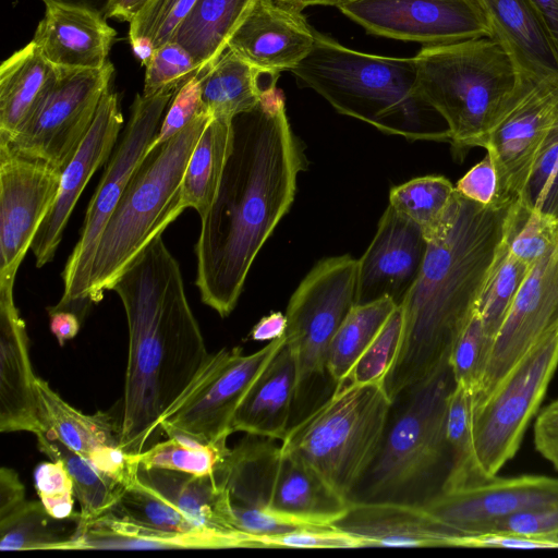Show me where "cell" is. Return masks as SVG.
Returning <instances> with one entry per match:
<instances>
[{
	"instance_id": "19",
	"label": "cell",
	"mask_w": 558,
	"mask_h": 558,
	"mask_svg": "<svg viewBox=\"0 0 558 558\" xmlns=\"http://www.w3.org/2000/svg\"><path fill=\"white\" fill-rule=\"evenodd\" d=\"M41 433L89 461L123 487L136 482L138 464L121 447L120 423L109 413L85 414L65 402L49 384L36 378Z\"/></svg>"
},
{
	"instance_id": "59",
	"label": "cell",
	"mask_w": 558,
	"mask_h": 558,
	"mask_svg": "<svg viewBox=\"0 0 558 558\" xmlns=\"http://www.w3.org/2000/svg\"><path fill=\"white\" fill-rule=\"evenodd\" d=\"M288 318L281 312H271L262 317L252 328L250 339L254 341H272L286 335Z\"/></svg>"
},
{
	"instance_id": "50",
	"label": "cell",
	"mask_w": 558,
	"mask_h": 558,
	"mask_svg": "<svg viewBox=\"0 0 558 558\" xmlns=\"http://www.w3.org/2000/svg\"><path fill=\"white\" fill-rule=\"evenodd\" d=\"M34 485L49 514L57 519H66L75 513L73 482L61 461L51 460L38 464L34 471Z\"/></svg>"
},
{
	"instance_id": "14",
	"label": "cell",
	"mask_w": 558,
	"mask_h": 558,
	"mask_svg": "<svg viewBox=\"0 0 558 558\" xmlns=\"http://www.w3.org/2000/svg\"><path fill=\"white\" fill-rule=\"evenodd\" d=\"M558 124V77L526 85L502 110L483 138L498 173L496 205L509 206L524 192Z\"/></svg>"
},
{
	"instance_id": "53",
	"label": "cell",
	"mask_w": 558,
	"mask_h": 558,
	"mask_svg": "<svg viewBox=\"0 0 558 558\" xmlns=\"http://www.w3.org/2000/svg\"><path fill=\"white\" fill-rule=\"evenodd\" d=\"M558 532V506L521 510L488 524L478 534L538 536Z\"/></svg>"
},
{
	"instance_id": "18",
	"label": "cell",
	"mask_w": 558,
	"mask_h": 558,
	"mask_svg": "<svg viewBox=\"0 0 558 558\" xmlns=\"http://www.w3.org/2000/svg\"><path fill=\"white\" fill-rule=\"evenodd\" d=\"M457 536L478 535L511 513L558 506V478L544 475H497L473 486L440 490L421 505Z\"/></svg>"
},
{
	"instance_id": "41",
	"label": "cell",
	"mask_w": 558,
	"mask_h": 558,
	"mask_svg": "<svg viewBox=\"0 0 558 558\" xmlns=\"http://www.w3.org/2000/svg\"><path fill=\"white\" fill-rule=\"evenodd\" d=\"M501 240L515 258L532 267L558 245V217L520 197L507 208Z\"/></svg>"
},
{
	"instance_id": "33",
	"label": "cell",
	"mask_w": 558,
	"mask_h": 558,
	"mask_svg": "<svg viewBox=\"0 0 558 558\" xmlns=\"http://www.w3.org/2000/svg\"><path fill=\"white\" fill-rule=\"evenodd\" d=\"M350 505L302 458L281 449L270 507L333 524Z\"/></svg>"
},
{
	"instance_id": "20",
	"label": "cell",
	"mask_w": 558,
	"mask_h": 558,
	"mask_svg": "<svg viewBox=\"0 0 558 558\" xmlns=\"http://www.w3.org/2000/svg\"><path fill=\"white\" fill-rule=\"evenodd\" d=\"M122 125L119 97L109 86L101 97L90 129L61 171L54 203L32 243L31 250L38 268L53 259L76 202L96 170L109 160Z\"/></svg>"
},
{
	"instance_id": "22",
	"label": "cell",
	"mask_w": 558,
	"mask_h": 558,
	"mask_svg": "<svg viewBox=\"0 0 558 558\" xmlns=\"http://www.w3.org/2000/svg\"><path fill=\"white\" fill-rule=\"evenodd\" d=\"M315 29L302 11L256 0L228 41V49L268 72L291 71L311 52Z\"/></svg>"
},
{
	"instance_id": "39",
	"label": "cell",
	"mask_w": 558,
	"mask_h": 558,
	"mask_svg": "<svg viewBox=\"0 0 558 558\" xmlns=\"http://www.w3.org/2000/svg\"><path fill=\"white\" fill-rule=\"evenodd\" d=\"M168 436L140 454L134 456L138 465L168 469L194 475L216 474L230 452L227 440L207 442L194 435L162 427Z\"/></svg>"
},
{
	"instance_id": "11",
	"label": "cell",
	"mask_w": 558,
	"mask_h": 558,
	"mask_svg": "<svg viewBox=\"0 0 558 558\" xmlns=\"http://www.w3.org/2000/svg\"><path fill=\"white\" fill-rule=\"evenodd\" d=\"M113 72L110 61L95 70L58 68L53 84L29 118L0 144L62 171L90 129Z\"/></svg>"
},
{
	"instance_id": "27",
	"label": "cell",
	"mask_w": 558,
	"mask_h": 558,
	"mask_svg": "<svg viewBox=\"0 0 558 558\" xmlns=\"http://www.w3.org/2000/svg\"><path fill=\"white\" fill-rule=\"evenodd\" d=\"M335 526L364 538L369 546H457L452 534L421 505L351 502Z\"/></svg>"
},
{
	"instance_id": "26",
	"label": "cell",
	"mask_w": 558,
	"mask_h": 558,
	"mask_svg": "<svg viewBox=\"0 0 558 558\" xmlns=\"http://www.w3.org/2000/svg\"><path fill=\"white\" fill-rule=\"evenodd\" d=\"M235 547H260L259 537L245 532H168L138 525L106 512L98 518L80 521L75 535L60 550Z\"/></svg>"
},
{
	"instance_id": "48",
	"label": "cell",
	"mask_w": 558,
	"mask_h": 558,
	"mask_svg": "<svg viewBox=\"0 0 558 558\" xmlns=\"http://www.w3.org/2000/svg\"><path fill=\"white\" fill-rule=\"evenodd\" d=\"M199 72L201 66L193 56L170 40L155 49L146 63L143 95H154L168 86H181Z\"/></svg>"
},
{
	"instance_id": "42",
	"label": "cell",
	"mask_w": 558,
	"mask_h": 558,
	"mask_svg": "<svg viewBox=\"0 0 558 558\" xmlns=\"http://www.w3.org/2000/svg\"><path fill=\"white\" fill-rule=\"evenodd\" d=\"M473 410L474 396L454 384L448 398L446 412V437L451 453V468L441 490L457 489L485 482L474 459Z\"/></svg>"
},
{
	"instance_id": "35",
	"label": "cell",
	"mask_w": 558,
	"mask_h": 558,
	"mask_svg": "<svg viewBox=\"0 0 558 558\" xmlns=\"http://www.w3.org/2000/svg\"><path fill=\"white\" fill-rule=\"evenodd\" d=\"M232 137V120L211 117L190 156L182 181V203L199 217L215 199Z\"/></svg>"
},
{
	"instance_id": "24",
	"label": "cell",
	"mask_w": 558,
	"mask_h": 558,
	"mask_svg": "<svg viewBox=\"0 0 558 558\" xmlns=\"http://www.w3.org/2000/svg\"><path fill=\"white\" fill-rule=\"evenodd\" d=\"M45 5L32 40L40 53L58 68H104L117 34L107 19L81 7L56 2Z\"/></svg>"
},
{
	"instance_id": "56",
	"label": "cell",
	"mask_w": 558,
	"mask_h": 558,
	"mask_svg": "<svg viewBox=\"0 0 558 558\" xmlns=\"http://www.w3.org/2000/svg\"><path fill=\"white\" fill-rule=\"evenodd\" d=\"M534 446L558 471V399L542 409L534 423Z\"/></svg>"
},
{
	"instance_id": "1",
	"label": "cell",
	"mask_w": 558,
	"mask_h": 558,
	"mask_svg": "<svg viewBox=\"0 0 558 558\" xmlns=\"http://www.w3.org/2000/svg\"><path fill=\"white\" fill-rule=\"evenodd\" d=\"M232 125L231 150L194 248L201 300L221 317L235 308L254 259L290 209L305 162L281 90L267 92Z\"/></svg>"
},
{
	"instance_id": "61",
	"label": "cell",
	"mask_w": 558,
	"mask_h": 558,
	"mask_svg": "<svg viewBox=\"0 0 558 558\" xmlns=\"http://www.w3.org/2000/svg\"><path fill=\"white\" fill-rule=\"evenodd\" d=\"M147 2L148 0H113L105 17L130 23Z\"/></svg>"
},
{
	"instance_id": "57",
	"label": "cell",
	"mask_w": 558,
	"mask_h": 558,
	"mask_svg": "<svg viewBox=\"0 0 558 558\" xmlns=\"http://www.w3.org/2000/svg\"><path fill=\"white\" fill-rule=\"evenodd\" d=\"M25 488L17 473L2 466L0 469V518L7 515L25 501Z\"/></svg>"
},
{
	"instance_id": "51",
	"label": "cell",
	"mask_w": 558,
	"mask_h": 558,
	"mask_svg": "<svg viewBox=\"0 0 558 558\" xmlns=\"http://www.w3.org/2000/svg\"><path fill=\"white\" fill-rule=\"evenodd\" d=\"M262 547L268 548H360L367 547L364 538L333 524L296 529L286 533L260 536Z\"/></svg>"
},
{
	"instance_id": "37",
	"label": "cell",
	"mask_w": 558,
	"mask_h": 558,
	"mask_svg": "<svg viewBox=\"0 0 558 558\" xmlns=\"http://www.w3.org/2000/svg\"><path fill=\"white\" fill-rule=\"evenodd\" d=\"M398 304L389 296L355 304L333 335L326 355V373L336 385L348 376Z\"/></svg>"
},
{
	"instance_id": "23",
	"label": "cell",
	"mask_w": 558,
	"mask_h": 558,
	"mask_svg": "<svg viewBox=\"0 0 558 558\" xmlns=\"http://www.w3.org/2000/svg\"><path fill=\"white\" fill-rule=\"evenodd\" d=\"M25 323L13 295L0 294V432L41 433Z\"/></svg>"
},
{
	"instance_id": "16",
	"label": "cell",
	"mask_w": 558,
	"mask_h": 558,
	"mask_svg": "<svg viewBox=\"0 0 558 558\" xmlns=\"http://www.w3.org/2000/svg\"><path fill=\"white\" fill-rule=\"evenodd\" d=\"M338 9L373 35L425 46L494 37L477 0H348Z\"/></svg>"
},
{
	"instance_id": "47",
	"label": "cell",
	"mask_w": 558,
	"mask_h": 558,
	"mask_svg": "<svg viewBox=\"0 0 558 558\" xmlns=\"http://www.w3.org/2000/svg\"><path fill=\"white\" fill-rule=\"evenodd\" d=\"M402 310L398 305L353 365L345 383L383 384L402 337Z\"/></svg>"
},
{
	"instance_id": "52",
	"label": "cell",
	"mask_w": 558,
	"mask_h": 558,
	"mask_svg": "<svg viewBox=\"0 0 558 558\" xmlns=\"http://www.w3.org/2000/svg\"><path fill=\"white\" fill-rule=\"evenodd\" d=\"M204 110L201 80L198 75H193L180 86L172 98L146 154L172 138Z\"/></svg>"
},
{
	"instance_id": "43",
	"label": "cell",
	"mask_w": 558,
	"mask_h": 558,
	"mask_svg": "<svg viewBox=\"0 0 558 558\" xmlns=\"http://www.w3.org/2000/svg\"><path fill=\"white\" fill-rule=\"evenodd\" d=\"M107 513L138 525L168 532L215 531L191 520L173 504L137 478L134 484L123 489L119 500Z\"/></svg>"
},
{
	"instance_id": "30",
	"label": "cell",
	"mask_w": 558,
	"mask_h": 558,
	"mask_svg": "<svg viewBox=\"0 0 558 558\" xmlns=\"http://www.w3.org/2000/svg\"><path fill=\"white\" fill-rule=\"evenodd\" d=\"M136 478L197 524L220 532L241 531L232 513L227 490L216 474L194 475L138 465Z\"/></svg>"
},
{
	"instance_id": "15",
	"label": "cell",
	"mask_w": 558,
	"mask_h": 558,
	"mask_svg": "<svg viewBox=\"0 0 558 558\" xmlns=\"http://www.w3.org/2000/svg\"><path fill=\"white\" fill-rule=\"evenodd\" d=\"M61 170L0 144V294H13L17 269L57 197Z\"/></svg>"
},
{
	"instance_id": "12",
	"label": "cell",
	"mask_w": 558,
	"mask_h": 558,
	"mask_svg": "<svg viewBox=\"0 0 558 558\" xmlns=\"http://www.w3.org/2000/svg\"><path fill=\"white\" fill-rule=\"evenodd\" d=\"M359 262L350 255L319 260L291 295L286 343L296 364V395L326 373L328 345L356 304Z\"/></svg>"
},
{
	"instance_id": "38",
	"label": "cell",
	"mask_w": 558,
	"mask_h": 558,
	"mask_svg": "<svg viewBox=\"0 0 558 558\" xmlns=\"http://www.w3.org/2000/svg\"><path fill=\"white\" fill-rule=\"evenodd\" d=\"M80 521V512L57 519L46 511L40 500H25L0 518V549L60 550L75 535Z\"/></svg>"
},
{
	"instance_id": "45",
	"label": "cell",
	"mask_w": 558,
	"mask_h": 558,
	"mask_svg": "<svg viewBox=\"0 0 558 558\" xmlns=\"http://www.w3.org/2000/svg\"><path fill=\"white\" fill-rule=\"evenodd\" d=\"M196 0H148L130 22L129 39L146 65L154 50L170 41Z\"/></svg>"
},
{
	"instance_id": "31",
	"label": "cell",
	"mask_w": 558,
	"mask_h": 558,
	"mask_svg": "<svg viewBox=\"0 0 558 558\" xmlns=\"http://www.w3.org/2000/svg\"><path fill=\"white\" fill-rule=\"evenodd\" d=\"M278 76L227 48L211 68L198 75L204 108L214 118L233 120L254 110L263 96L276 88Z\"/></svg>"
},
{
	"instance_id": "13",
	"label": "cell",
	"mask_w": 558,
	"mask_h": 558,
	"mask_svg": "<svg viewBox=\"0 0 558 558\" xmlns=\"http://www.w3.org/2000/svg\"><path fill=\"white\" fill-rule=\"evenodd\" d=\"M284 342L283 336L251 354H244L241 347L211 353L163 415L161 428L172 427L207 442L227 440L240 403Z\"/></svg>"
},
{
	"instance_id": "6",
	"label": "cell",
	"mask_w": 558,
	"mask_h": 558,
	"mask_svg": "<svg viewBox=\"0 0 558 558\" xmlns=\"http://www.w3.org/2000/svg\"><path fill=\"white\" fill-rule=\"evenodd\" d=\"M417 88L442 118L456 159L481 147L493 123L530 83L504 47L482 37L424 46L414 57Z\"/></svg>"
},
{
	"instance_id": "17",
	"label": "cell",
	"mask_w": 558,
	"mask_h": 558,
	"mask_svg": "<svg viewBox=\"0 0 558 558\" xmlns=\"http://www.w3.org/2000/svg\"><path fill=\"white\" fill-rule=\"evenodd\" d=\"M558 324V245L529 270L495 335L480 392L482 403L515 363Z\"/></svg>"
},
{
	"instance_id": "4",
	"label": "cell",
	"mask_w": 558,
	"mask_h": 558,
	"mask_svg": "<svg viewBox=\"0 0 558 558\" xmlns=\"http://www.w3.org/2000/svg\"><path fill=\"white\" fill-rule=\"evenodd\" d=\"M291 72L339 113L408 141L448 142L442 118L417 88L414 58L369 54L315 32V43Z\"/></svg>"
},
{
	"instance_id": "40",
	"label": "cell",
	"mask_w": 558,
	"mask_h": 558,
	"mask_svg": "<svg viewBox=\"0 0 558 558\" xmlns=\"http://www.w3.org/2000/svg\"><path fill=\"white\" fill-rule=\"evenodd\" d=\"M37 446L50 460L61 461L66 468L81 507V521L98 518L119 500L122 485L101 474L89 461L62 442L37 434Z\"/></svg>"
},
{
	"instance_id": "21",
	"label": "cell",
	"mask_w": 558,
	"mask_h": 558,
	"mask_svg": "<svg viewBox=\"0 0 558 558\" xmlns=\"http://www.w3.org/2000/svg\"><path fill=\"white\" fill-rule=\"evenodd\" d=\"M427 242L421 229L388 205L359 262L356 304L384 296L398 305L416 280Z\"/></svg>"
},
{
	"instance_id": "63",
	"label": "cell",
	"mask_w": 558,
	"mask_h": 558,
	"mask_svg": "<svg viewBox=\"0 0 558 558\" xmlns=\"http://www.w3.org/2000/svg\"><path fill=\"white\" fill-rule=\"evenodd\" d=\"M276 1L302 11L304 8L311 7V5H332V7L338 8L340 4L344 3L348 0H276Z\"/></svg>"
},
{
	"instance_id": "28",
	"label": "cell",
	"mask_w": 558,
	"mask_h": 558,
	"mask_svg": "<svg viewBox=\"0 0 558 558\" xmlns=\"http://www.w3.org/2000/svg\"><path fill=\"white\" fill-rule=\"evenodd\" d=\"M496 39L522 77H558V50L529 0H477Z\"/></svg>"
},
{
	"instance_id": "36",
	"label": "cell",
	"mask_w": 558,
	"mask_h": 558,
	"mask_svg": "<svg viewBox=\"0 0 558 558\" xmlns=\"http://www.w3.org/2000/svg\"><path fill=\"white\" fill-rule=\"evenodd\" d=\"M458 198L456 186L447 178L424 175L392 187L389 205L415 223L427 242L449 225Z\"/></svg>"
},
{
	"instance_id": "58",
	"label": "cell",
	"mask_w": 558,
	"mask_h": 558,
	"mask_svg": "<svg viewBox=\"0 0 558 558\" xmlns=\"http://www.w3.org/2000/svg\"><path fill=\"white\" fill-rule=\"evenodd\" d=\"M49 313V327L58 340L59 345H63L68 340L74 338L81 328L80 316L70 310L51 307Z\"/></svg>"
},
{
	"instance_id": "32",
	"label": "cell",
	"mask_w": 558,
	"mask_h": 558,
	"mask_svg": "<svg viewBox=\"0 0 558 558\" xmlns=\"http://www.w3.org/2000/svg\"><path fill=\"white\" fill-rule=\"evenodd\" d=\"M58 66L31 41L0 66V140H8L25 123L53 84Z\"/></svg>"
},
{
	"instance_id": "54",
	"label": "cell",
	"mask_w": 558,
	"mask_h": 558,
	"mask_svg": "<svg viewBox=\"0 0 558 558\" xmlns=\"http://www.w3.org/2000/svg\"><path fill=\"white\" fill-rule=\"evenodd\" d=\"M456 190L482 206L496 205L499 194L498 173L488 154L457 182Z\"/></svg>"
},
{
	"instance_id": "8",
	"label": "cell",
	"mask_w": 558,
	"mask_h": 558,
	"mask_svg": "<svg viewBox=\"0 0 558 558\" xmlns=\"http://www.w3.org/2000/svg\"><path fill=\"white\" fill-rule=\"evenodd\" d=\"M392 404L383 384L336 385L326 401L289 427L280 447L349 499L377 454Z\"/></svg>"
},
{
	"instance_id": "34",
	"label": "cell",
	"mask_w": 558,
	"mask_h": 558,
	"mask_svg": "<svg viewBox=\"0 0 558 558\" xmlns=\"http://www.w3.org/2000/svg\"><path fill=\"white\" fill-rule=\"evenodd\" d=\"M255 1L196 0L171 40L193 56L203 74L226 51L230 37Z\"/></svg>"
},
{
	"instance_id": "62",
	"label": "cell",
	"mask_w": 558,
	"mask_h": 558,
	"mask_svg": "<svg viewBox=\"0 0 558 558\" xmlns=\"http://www.w3.org/2000/svg\"><path fill=\"white\" fill-rule=\"evenodd\" d=\"M44 3L56 2L68 5H75L92 10L102 16L106 15L113 0H41Z\"/></svg>"
},
{
	"instance_id": "9",
	"label": "cell",
	"mask_w": 558,
	"mask_h": 558,
	"mask_svg": "<svg viewBox=\"0 0 558 558\" xmlns=\"http://www.w3.org/2000/svg\"><path fill=\"white\" fill-rule=\"evenodd\" d=\"M558 367V324L538 339L473 410L472 440L485 481L517 453Z\"/></svg>"
},
{
	"instance_id": "55",
	"label": "cell",
	"mask_w": 558,
	"mask_h": 558,
	"mask_svg": "<svg viewBox=\"0 0 558 558\" xmlns=\"http://www.w3.org/2000/svg\"><path fill=\"white\" fill-rule=\"evenodd\" d=\"M458 546L489 548H558V532L538 536L482 534L460 536Z\"/></svg>"
},
{
	"instance_id": "5",
	"label": "cell",
	"mask_w": 558,
	"mask_h": 558,
	"mask_svg": "<svg viewBox=\"0 0 558 558\" xmlns=\"http://www.w3.org/2000/svg\"><path fill=\"white\" fill-rule=\"evenodd\" d=\"M453 387L448 362L399 396L402 403L390 412L377 454L351 502L423 505L441 490L451 468L446 412Z\"/></svg>"
},
{
	"instance_id": "25",
	"label": "cell",
	"mask_w": 558,
	"mask_h": 558,
	"mask_svg": "<svg viewBox=\"0 0 558 558\" xmlns=\"http://www.w3.org/2000/svg\"><path fill=\"white\" fill-rule=\"evenodd\" d=\"M280 458L275 439L246 434L216 473L238 527L247 534L257 536L260 519L270 508Z\"/></svg>"
},
{
	"instance_id": "44",
	"label": "cell",
	"mask_w": 558,
	"mask_h": 558,
	"mask_svg": "<svg viewBox=\"0 0 558 558\" xmlns=\"http://www.w3.org/2000/svg\"><path fill=\"white\" fill-rule=\"evenodd\" d=\"M530 268L515 258L502 240L500 241L475 307L492 340Z\"/></svg>"
},
{
	"instance_id": "29",
	"label": "cell",
	"mask_w": 558,
	"mask_h": 558,
	"mask_svg": "<svg viewBox=\"0 0 558 558\" xmlns=\"http://www.w3.org/2000/svg\"><path fill=\"white\" fill-rule=\"evenodd\" d=\"M295 396L296 364L284 342L240 403L233 417V433L243 432L281 441L289 430Z\"/></svg>"
},
{
	"instance_id": "2",
	"label": "cell",
	"mask_w": 558,
	"mask_h": 558,
	"mask_svg": "<svg viewBox=\"0 0 558 558\" xmlns=\"http://www.w3.org/2000/svg\"><path fill=\"white\" fill-rule=\"evenodd\" d=\"M110 290L122 302L129 332L121 447L136 456L158 442L163 415L211 353L189 304L180 265L161 235Z\"/></svg>"
},
{
	"instance_id": "46",
	"label": "cell",
	"mask_w": 558,
	"mask_h": 558,
	"mask_svg": "<svg viewBox=\"0 0 558 558\" xmlns=\"http://www.w3.org/2000/svg\"><path fill=\"white\" fill-rule=\"evenodd\" d=\"M492 342L475 308L449 356L454 384L470 391L474 398L481 390Z\"/></svg>"
},
{
	"instance_id": "3",
	"label": "cell",
	"mask_w": 558,
	"mask_h": 558,
	"mask_svg": "<svg viewBox=\"0 0 558 558\" xmlns=\"http://www.w3.org/2000/svg\"><path fill=\"white\" fill-rule=\"evenodd\" d=\"M507 208L459 194L449 225L427 241L420 274L399 304L402 337L384 381L392 401L449 362L495 258Z\"/></svg>"
},
{
	"instance_id": "49",
	"label": "cell",
	"mask_w": 558,
	"mask_h": 558,
	"mask_svg": "<svg viewBox=\"0 0 558 558\" xmlns=\"http://www.w3.org/2000/svg\"><path fill=\"white\" fill-rule=\"evenodd\" d=\"M520 197L534 208L558 217V124L550 134Z\"/></svg>"
},
{
	"instance_id": "10",
	"label": "cell",
	"mask_w": 558,
	"mask_h": 558,
	"mask_svg": "<svg viewBox=\"0 0 558 558\" xmlns=\"http://www.w3.org/2000/svg\"><path fill=\"white\" fill-rule=\"evenodd\" d=\"M179 88L168 86L154 95L135 96L122 138L108 160L86 209L80 238L65 263L63 295L54 307L69 310L70 306L89 303V270L100 235Z\"/></svg>"
},
{
	"instance_id": "7",
	"label": "cell",
	"mask_w": 558,
	"mask_h": 558,
	"mask_svg": "<svg viewBox=\"0 0 558 558\" xmlns=\"http://www.w3.org/2000/svg\"><path fill=\"white\" fill-rule=\"evenodd\" d=\"M210 119L205 109L172 138L145 154L97 244L89 270V303H98L138 255L186 209L182 203L183 175Z\"/></svg>"
},
{
	"instance_id": "60",
	"label": "cell",
	"mask_w": 558,
	"mask_h": 558,
	"mask_svg": "<svg viewBox=\"0 0 558 558\" xmlns=\"http://www.w3.org/2000/svg\"><path fill=\"white\" fill-rule=\"evenodd\" d=\"M558 50V0H529Z\"/></svg>"
}]
</instances>
